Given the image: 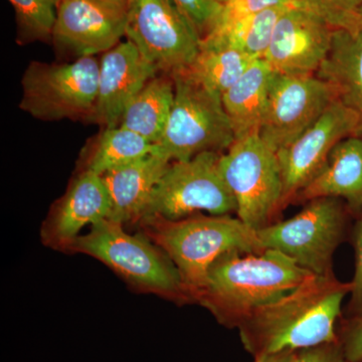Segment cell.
Wrapping results in <instances>:
<instances>
[{"instance_id": "484cf974", "label": "cell", "mask_w": 362, "mask_h": 362, "mask_svg": "<svg viewBox=\"0 0 362 362\" xmlns=\"http://www.w3.org/2000/svg\"><path fill=\"white\" fill-rule=\"evenodd\" d=\"M299 6L317 14L334 30L356 25L362 13V0H299Z\"/></svg>"}, {"instance_id": "9a60e30c", "label": "cell", "mask_w": 362, "mask_h": 362, "mask_svg": "<svg viewBox=\"0 0 362 362\" xmlns=\"http://www.w3.org/2000/svg\"><path fill=\"white\" fill-rule=\"evenodd\" d=\"M157 75L129 40L104 52L100 59L96 104L88 122L103 128L119 126L128 105Z\"/></svg>"}, {"instance_id": "f1b7e54d", "label": "cell", "mask_w": 362, "mask_h": 362, "mask_svg": "<svg viewBox=\"0 0 362 362\" xmlns=\"http://www.w3.org/2000/svg\"><path fill=\"white\" fill-rule=\"evenodd\" d=\"M354 252H356V271L350 285L349 318L362 315V211L357 221L354 235Z\"/></svg>"}, {"instance_id": "ffe728a7", "label": "cell", "mask_w": 362, "mask_h": 362, "mask_svg": "<svg viewBox=\"0 0 362 362\" xmlns=\"http://www.w3.org/2000/svg\"><path fill=\"white\" fill-rule=\"evenodd\" d=\"M273 75L274 71L266 61L255 59L240 80L221 96L235 139L259 133Z\"/></svg>"}, {"instance_id": "52a82bcc", "label": "cell", "mask_w": 362, "mask_h": 362, "mask_svg": "<svg viewBox=\"0 0 362 362\" xmlns=\"http://www.w3.org/2000/svg\"><path fill=\"white\" fill-rule=\"evenodd\" d=\"M99 70L96 57L64 64L33 62L21 78L20 108L37 120L88 121L96 104Z\"/></svg>"}, {"instance_id": "e0dca14e", "label": "cell", "mask_w": 362, "mask_h": 362, "mask_svg": "<svg viewBox=\"0 0 362 362\" xmlns=\"http://www.w3.org/2000/svg\"><path fill=\"white\" fill-rule=\"evenodd\" d=\"M171 162L152 153L102 175L111 202L109 220L139 221Z\"/></svg>"}, {"instance_id": "836d02e7", "label": "cell", "mask_w": 362, "mask_h": 362, "mask_svg": "<svg viewBox=\"0 0 362 362\" xmlns=\"http://www.w3.org/2000/svg\"><path fill=\"white\" fill-rule=\"evenodd\" d=\"M220 1L221 2V4H225V2L226 1V0H220Z\"/></svg>"}, {"instance_id": "f546056e", "label": "cell", "mask_w": 362, "mask_h": 362, "mask_svg": "<svg viewBox=\"0 0 362 362\" xmlns=\"http://www.w3.org/2000/svg\"><path fill=\"white\" fill-rule=\"evenodd\" d=\"M339 344L349 362L362 361V315L347 318L338 330Z\"/></svg>"}, {"instance_id": "7402d4cb", "label": "cell", "mask_w": 362, "mask_h": 362, "mask_svg": "<svg viewBox=\"0 0 362 362\" xmlns=\"http://www.w3.org/2000/svg\"><path fill=\"white\" fill-rule=\"evenodd\" d=\"M175 101V82L171 76L160 74L128 105L119 126L142 136L152 144L160 140Z\"/></svg>"}, {"instance_id": "8992f818", "label": "cell", "mask_w": 362, "mask_h": 362, "mask_svg": "<svg viewBox=\"0 0 362 362\" xmlns=\"http://www.w3.org/2000/svg\"><path fill=\"white\" fill-rule=\"evenodd\" d=\"M220 169L237 202V216L250 228L275 223L282 209L283 180L277 153L254 133L221 154Z\"/></svg>"}, {"instance_id": "7a4b0ae2", "label": "cell", "mask_w": 362, "mask_h": 362, "mask_svg": "<svg viewBox=\"0 0 362 362\" xmlns=\"http://www.w3.org/2000/svg\"><path fill=\"white\" fill-rule=\"evenodd\" d=\"M312 276L275 250L226 252L209 268L195 301L221 325L239 328L252 312L284 296Z\"/></svg>"}, {"instance_id": "cb8c5ba5", "label": "cell", "mask_w": 362, "mask_h": 362, "mask_svg": "<svg viewBox=\"0 0 362 362\" xmlns=\"http://www.w3.org/2000/svg\"><path fill=\"white\" fill-rule=\"evenodd\" d=\"M290 6H292L266 9L230 25L216 28L211 33L225 35L226 39L252 58L263 59L271 44L279 20Z\"/></svg>"}, {"instance_id": "4316f807", "label": "cell", "mask_w": 362, "mask_h": 362, "mask_svg": "<svg viewBox=\"0 0 362 362\" xmlns=\"http://www.w3.org/2000/svg\"><path fill=\"white\" fill-rule=\"evenodd\" d=\"M175 2L194 26L202 40L213 33L220 23L223 9L220 0H175Z\"/></svg>"}, {"instance_id": "e575fe53", "label": "cell", "mask_w": 362, "mask_h": 362, "mask_svg": "<svg viewBox=\"0 0 362 362\" xmlns=\"http://www.w3.org/2000/svg\"><path fill=\"white\" fill-rule=\"evenodd\" d=\"M359 362H362V361H359Z\"/></svg>"}, {"instance_id": "4dcf8cb0", "label": "cell", "mask_w": 362, "mask_h": 362, "mask_svg": "<svg viewBox=\"0 0 362 362\" xmlns=\"http://www.w3.org/2000/svg\"><path fill=\"white\" fill-rule=\"evenodd\" d=\"M288 362H349L339 342L297 350Z\"/></svg>"}, {"instance_id": "603a6c76", "label": "cell", "mask_w": 362, "mask_h": 362, "mask_svg": "<svg viewBox=\"0 0 362 362\" xmlns=\"http://www.w3.org/2000/svg\"><path fill=\"white\" fill-rule=\"evenodd\" d=\"M154 144L125 128H104L87 145L84 168L98 175L129 164L152 153Z\"/></svg>"}, {"instance_id": "3957f363", "label": "cell", "mask_w": 362, "mask_h": 362, "mask_svg": "<svg viewBox=\"0 0 362 362\" xmlns=\"http://www.w3.org/2000/svg\"><path fill=\"white\" fill-rule=\"evenodd\" d=\"M138 221L144 235L173 262L194 301L209 268L223 255L264 251L257 230L230 214H194L177 221L147 216Z\"/></svg>"}, {"instance_id": "6da1fadb", "label": "cell", "mask_w": 362, "mask_h": 362, "mask_svg": "<svg viewBox=\"0 0 362 362\" xmlns=\"http://www.w3.org/2000/svg\"><path fill=\"white\" fill-rule=\"evenodd\" d=\"M350 289V282H341L333 273L312 276L240 324L245 349L256 359L339 342L337 324Z\"/></svg>"}, {"instance_id": "ac0fdd59", "label": "cell", "mask_w": 362, "mask_h": 362, "mask_svg": "<svg viewBox=\"0 0 362 362\" xmlns=\"http://www.w3.org/2000/svg\"><path fill=\"white\" fill-rule=\"evenodd\" d=\"M321 197L341 199L349 209L362 211V136L351 135L338 143L295 202Z\"/></svg>"}, {"instance_id": "44dd1931", "label": "cell", "mask_w": 362, "mask_h": 362, "mask_svg": "<svg viewBox=\"0 0 362 362\" xmlns=\"http://www.w3.org/2000/svg\"><path fill=\"white\" fill-rule=\"evenodd\" d=\"M255 59L225 35L214 33L202 40L194 63L185 71L223 96L246 73Z\"/></svg>"}, {"instance_id": "4fadbf2b", "label": "cell", "mask_w": 362, "mask_h": 362, "mask_svg": "<svg viewBox=\"0 0 362 362\" xmlns=\"http://www.w3.org/2000/svg\"><path fill=\"white\" fill-rule=\"evenodd\" d=\"M332 28L301 6L286 9L263 59L276 73L316 74L329 54Z\"/></svg>"}, {"instance_id": "ba28073f", "label": "cell", "mask_w": 362, "mask_h": 362, "mask_svg": "<svg viewBox=\"0 0 362 362\" xmlns=\"http://www.w3.org/2000/svg\"><path fill=\"white\" fill-rule=\"evenodd\" d=\"M347 211L341 199L321 197L286 221L257 230L264 250H275L317 276L333 273L332 259L344 238Z\"/></svg>"}, {"instance_id": "1f68e13d", "label": "cell", "mask_w": 362, "mask_h": 362, "mask_svg": "<svg viewBox=\"0 0 362 362\" xmlns=\"http://www.w3.org/2000/svg\"><path fill=\"white\" fill-rule=\"evenodd\" d=\"M295 351H284L280 354H271L255 359L254 362H288Z\"/></svg>"}, {"instance_id": "83f0119b", "label": "cell", "mask_w": 362, "mask_h": 362, "mask_svg": "<svg viewBox=\"0 0 362 362\" xmlns=\"http://www.w3.org/2000/svg\"><path fill=\"white\" fill-rule=\"evenodd\" d=\"M289 6H299V0H226L223 4L220 23L216 28L230 25L266 9Z\"/></svg>"}, {"instance_id": "30bf717a", "label": "cell", "mask_w": 362, "mask_h": 362, "mask_svg": "<svg viewBox=\"0 0 362 362\" xmlns=\"http://www.w3.org/2000/svg\"><path fill=\"white\" fill-rule=\"evenodd\" d=\"M125 37L157 73L169 76L189 68L202 42L175 0H129Z\"/></svg>"}, {"instance_id": "7c38bea8", "label": "cell", "mask_w": 362, "mask_h": 362, "mask_svg": "<svg viewBox=\"0 0 362 362\" xmlns=\"http://www.w3.org/2000/svg\"><path fill=\"white\" fill-rule=\"evenodd\" d=\"M358 130L356 114L335 100L303 134L277 152L283 180V209L315 177L338 143L358 135Z\"/></svg>"}, {"instance_id": "8fae6325", "label": "cell", "mask_w": 362, "mask_h": 362, "mask_svg": "<svg viewBox=\"0 0 362 362\" xmlns=\"http://www.w3.org/2000/svg\"><path fill=\"white\" fill-rule=\"evenodd\" d=\"M335 100L332 87L316 74L274 71L259 137L277 153L303 134Z\"/></svg>"}, {"instance_id": "9c48e42d", "label": "cell", "mask_w": 362, "mask_h": 362, "mask_svg": "<svg viewBox=\"0 0 362 362\" xmlns=\"http://www.w3.org/2000/svg\"><path fill=\"white\" fill-rule=\"evenodd\" d=\"M221 154L204 152L188 160L171 162L141 218L177 221L199 211L214 216L237 213L235 197L221 175Z\"/></svg>"}, {"instance_id": "d4e9b609", "label": "cell", "mask_w": 362, "mask_h": 362, "mask_svg": "<svg viewBox=\"0 0 362 362\" xmlns=\"http://www.w3.org/2000/svg\"><path fill=\"white\" fill-rule=\"evenodd\" d=\"M16 13L18 42H49L61 0H8Z\"/></svg>"}, {"instance_id": "2e32d148", "label": "cell", "mask_w": 362, "mask_h": 362, "mask_svg": "<svg viewBox=\"0 0 362 362\" xmlns=\"http://www.w3.org/2000/svg\"><path fill=\"white\" fill-rule=\"evenodd\" d=\"M110 216V197L103 178L81 170L45 223V242L57 249L68 250L86 226L97 225Z\"/></svg>"}, {"instance_id": "d6a6232c", "label": "cell", "mask_w": 362, "mask_h": 362, "mask_svg": "<svg viewBox=\"0 0 362 362\" xmlns=\"http://www.w3.org/2000/svg\"><path fill=\"white\" fill-rule=\"evenodd\" d=\"M107 6L113 7L117 11H123V13H127L128 1L129 0H100Z\"/></svg>"}, {"instance_id": "5bb4252c", "label": "cell", "mask_w": 362, "mask_h": 362, "mask_svg": "<svg viewBox=\"0 0 362 362\" xmlns=\"http://www.w3.org/2000/svg\"><path fill=\"white\" fill-rule=\"evenodd\" d=\"M126 13L100 0H61L52 42L76 59L104 54L125 37Z\"/></svg>"}, {"instance_id": "5b68a950", "label": "cell", "mask_w": 362, "mask_h": 362, "mask_svg": "<svg viewBox=\"0 0 362 362\" xmlns=\"http://www.w3.org/2000/svg\"><path fill=\"white\" fill-rule=\"evenodd\" d=\"M175 101L154 153L170 162L185 161L204 152L223 153L235 141L221 96L187 71L171 76Z\"/></svg>"}, {"instance_id": "d6986e66", "label": "cell", "mask_w": 362, "mask_h": 362, "mask_svg": "<svg viewBox=\"0 0 362 362\" xmlns=\"http://www.w3.org/2000/svg\"><path fill=\"white\" fill-rule=\"evenodd\" d=\"M316 75L356 114L362 136V13L356 25L333 32L329 54Z\"/></svg>"}, {"instance_id": "277c9868", "label": "cell", "mask_w": 362, "mask_h": 362, "mask_svg": "<svg viewBox=\"0 0 362 362\" xmlns=\"http://www.w3.org/2000/svg\"><path fill=\"white\" fill-rule=\"evenodd\" d=\"M70 251L99 259L127 282L175 301H194L173 262L143 235L125 232L123 223L105 220L71 243Z\"/></svg>"}]
</instances>
